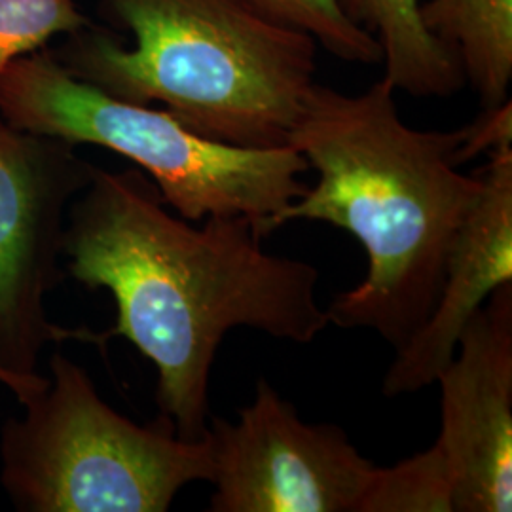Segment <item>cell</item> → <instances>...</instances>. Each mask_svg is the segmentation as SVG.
<instances>
[{
	"label": "cell",
	"instance_id": "1",
	"mask_svg": "<svg viewBox=\"0 0 512 512\" xmlns=\"http://www.w3.org/2000/svg\"><path fill=\"white\" fill-rule=\"evenodd\" d=\"M255 220L171 215L143 171L93 169L74 198L65 234L67 270L88 289H107L116 325L158 370L156 403L177 437L202 440L209 427V376L232 329L310 344L329 327L317 304L319 272L262 249Z\"/></svg>",
	"mask_w": 512,
	"mask_h": 512
},
{
	"label": "cell",
	"instance_id": "3",
	"mask_svg": "<svg viewBox=\"0 0 512 512\" xmlns=\"http://www.w3.org/2000/svg\"><path fill=\"white\" fill-rule=\"evenodd\" d=\"M131 48L92 37L74 76L137 105H164L205 139L289 147L315 80V38L245 0H109Z\"/></svg>",
	"mask_w": 512,
	"mask_h": 512
},
{
	"label": "cell",
	"instance_id": "7",
	"mask_svg": "<svg viewBox=\"0 0 512 512\" xmlns=\"http://www.w3.org/2000/svg\"><path fill=\"white\" fill-rule=\"evenodd\" d=\"M211 512H361L376 465L346 431L306 423L264 376L238 420L209 416Z\"/></svg>",
	"mask_w": 512,
	"mask_h": 512
},
{
	"label": "cell",
	"instance_id": "16",
	"mask_svg": "<svg viewBox=\"0 0 512 512\" xmlns=\"http://www.w3.org/2000/svg\"><path fill=\"white\" fill-rule=\"evenodd\" d=\"M0 385H4L6 389L12 391V395L18 399V403L21 404L27 399V389L23 385L19 384L18 380L14 376H10L8 372H4L0 368Z\"/></svg>",
	"mask_w": 512,
	"mask_h": 512
},
{
	"label": "cell",
	"instance_id": "14",
	"mask_svg": "<svg viewBox=\"0 0 512 512\" xmlns=\"http://www.w3.org/2000/svg\"><path fill=\"white\" fill-rule=\"evenodd\" d=\"M84 25L74 0H0V78L19 57Z\"/></svg>",
	"mask_w": 512,
	"mask_h": 512
},
{
	"label": "cell",
	"instance_id": "15",
	"mask_svg": "<svg viewBox=\"0 0 512 512\" xmlns=\"http://www.w3.org/2000/svg\"><path fill=\"white\" fill-rule=\"evenodd\" d=\"M461 147L459 164H467L480 154H490L499 147L512 145L511 99L495 109H484L473 124L459 129Z\"/></svg>",
	"mask_w": 512,
	"mask_h": 512
},
{
	"label": "cell",
	"instance_id": "10",
	"mask_svg": "<svg viewBox=\"0 0 512 512\" xmlns=\"http://www.w3.org/2000/svg\"><path fill=\"white\" fill-rule=\"evenodd\" d=\"M380 46L384 76L397 92L450 97L467 82L459 59L421 19L423 0H338Z\"/></svg>",
	"mask_w": 512,
	"mask_h": 512
},
{
	"label": "cell",
	"instance_id": "11",
	"mask_svg": "<svg viewBox=\"0 0 512 512\" xmlns=\"http://www.w3.org/2000/svg\"><path fill=\"white\" fill-rule=\"evenodd\" d=\"M421 19L456 54L484 109L509 101L512 0H423Z\"/></svg>",
	"mask_w": 512,
	"mask_h": 512
},
{
	"label": "cell",
	"instance_id": "5",
	"mask_svg": "<svg viewBox=\"0 0 512 512\" xmlns=\"http://www.w3.org/2000/svg\"><path fill=\"white\" fill-rule=\"evenodd\" d=\"M0 433V482L23 512H165L213 480V450L160 416L137 425L101 399L88 372L50 357V378Z\"/></svg>",
	"mask_w": 512,
	"mask_h": 512
},
{
	"label": "cell",
	"instance_id": "6",
	"mask_svg": "<svg viewBox=\"0 0 512 512\" xmlns=\"http://www.w3.org/2000/svg\"><path fill=\"white\" fill-rule=\"evenodd\" d=\"M71 148L0 118V368L27 389V399L48 380L38 372L46 346L80 338V330L52 323L46 310L48 294L63 281L69 207L95 169Z\"/></svg>",
	"mask_w": 512,
	"mask_h": 512
},
{
	"label": "cell",
	"instance_id": "13",
	"mask_svg": "<svg viewBox=\"0 0 512 512\" xmlns=\"http://www.w3.org/2000/svg\"><path fill=\"white\" fill-rule=\"evenodd\" d=\"M262 14L279 19L315 38L329 54L348 63L378 65L382 52L365 29L344 14L338 0H245Z\"/></svg>",
	"mask_w": 512,
	"mask_h": 512
},
{
	"label": "cell",
	"instance_id": "8",
	"mask_svg": "<svg viewBox=\"0 0 512 512\" xmlns=\"http://www.w3.org/2000/svg\"><path fill=\"white\" fill-rule=\"evenodd\" d=\"M435 384V444L452 478L454 512H511L512 283L476 311Z\"/></svg>",
	"mask_w": 512,
	"mask_h": 512
},
{
	"label": "cell",
	"instance_id": "2",
	"mask_svg": "<svg viewBox=\"0 0 512 512\" xmlns=\"http://www.w3.org/2000/svg\"><path fill=\"white\" fill-rule=\"evenodd\" d=\"M395 86L382 78L365 92L313 84L289 147L317 183L268 222H327L365 249V279L336 294L330 325L370 329L403 349L437 304L450 247L482 194V175L459 171L461 131L404 124Z\"/></svg>",
	"mask_w": 512,
	"mask_h": 512
},
{
	"label": "cell",
	"instance_id": "4",
	"mask_svg": "<svg viewBox=\"0 0 512 512\" xmlns=\"http://www.w3.org/2000/svg\"><path fill=\"white\" fill-rule=\"evenodd\" d=\"M0 118L10 128L69 145H95L147 171L181 219L211 215L268 222L298 200L310 169L291 147L241 148L205 139L167 110L112 97L50 55H23L0 78Z\"/></svg>",
	"mask_w": 512,
	"mask_h": 512
},
{
	"label": "cell",
	"instance_id": "9",
	"mask_svg": "<svg viewBox=\"0 0 512 512\" xmlns=\"http://www.w3.org/2000/svg\"><path fill=\"white\" fill-rule=\"evenodd\" d=\"M488 158L480 169L482 194L450 247L437 304L385 372L389 399L435 384L476 311L497 287L512 283V145Z\"/></svg>",
	"mask_w": 512,
	"mask_h": 512
},
{
	"label": "cell",
	"instance_id": "12",
	"mask_svg": "<svg viewBox=\"0 0 512 512\" xmlns=\"http://www.w3.org/2000/svg\"><path fill=\"white\" fill-rule=\"evenodd\" d=\"M361 512H454L452 478L439 446L393 467H376Z\"/></svg>",
	"mask_w": 512,
	"mask_h": 512
}]
</instances>
